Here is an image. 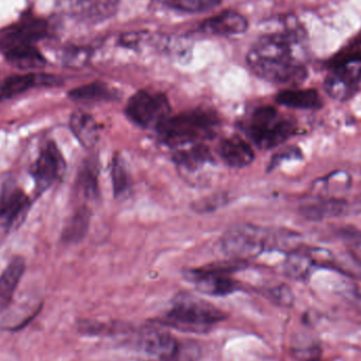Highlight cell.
Listing matches in <instances>:
<instances>
[{
  "label": "cell",
  "mask_w": 361,
  "mask_h": 361,
  "mask_svg": "<svg viewBox=\"0 0 361 361\" xmlns=\"http://www.w3.org/2000/svg\"><path fill=\"white\" fill-rule=\"evenodd\" d=\"M247 19L233 10L223 11L216 16L205 19L200 25L204 33L216 36H233L243 34L247 30Z\"/></svg>",
  "instance_id": "15"
},
{
  "label": "cell",
  "mask_w": 361,
  "mask_h": 361,
  "mask_svg": "<svg viewBox=\"0 0 361 361\" xmlns=\"http://www.w3.org/2000/svg\"><path fill=\"white\" fill-rule=\"evenodd\" d=\"M227 315L214 305L203 301L183 299L157 322L185 333L204 334L216 324L224 322Z\"/></svg>",
  "instance_id": "4"
},
{
  "label": "cell",
  "mask_w": 361,
  "mask_h": 361,
  "mask_svg": "<svg viewBox=\"0 0 361 361\" xmlns=\"http://www.w3.org/2000/svg\"><path fill=\"white\" fill-rule=\"evenodd\" d=\"M169 8H176L180 12H205L214 8L220 0H163Z\"/></svg>",
  "instance_id": "27"
},
{
  "label": "cell",
  "mask_w": 361,
  "mask_h": 361,
  "mask_svg": "<svg viewBox=\"0 0 361 361\" xmlns=\"http://www.w3.org/2000/svg\"><path fill=\"white\" fill-rule=\"evenodd\" d=\"M169 99L163 93L140 90L129 99L125 114L130 122L141 128H158L171 116Z\"/></svg>",
  "instance_id": "6"
},
{
  "label": "cell",
  "mask_w": 361,
  "mask_h": 361,
  "mask_svg": "<svg viewBox=\"0 0 361 361\" xmlns=\"http://www.w3.org/2000/svg\"><path fill=\"white\" fill-rule=\"evenodd\" d=\"M63 85V80L53 74L27 72L4 78L0 80V103L20 97L27 91L38 88H53Z\"/></svg>",
  "instance_id": "13"
},
{
  "label": "cell",
  "mask_w": 361,
  "mask_h": 361,
  "mask_svg": "<svg viewBox=\"0 0 361 361\" xmlns=\"http://www.w3.org/2000/svg\"><path fill=\"white\" fill-rule=\"evenodd\" d=\"M78 189L87 199H95L99 192L97 171L91 165H85L80 171L78 179Z\"/></svg>",
  "instance_id": "26"
},
{
  "label": "cell",
  "mask_w": 361,
  "mask_h": 361,
  "mask_svg": "<svg viewBox=\"0 0 361 361\" xmlns=\"http://www.w3.org/2000/svg\"><path fill=\"white\" fill-rule=\"evenodd\" d=\"M48 34V23L34 15L23 16L0 35V52L10 65L20 70L42 69L47 61L37 42Z\"/></svg>",
  "instance_id": "1"
},
{
  "label": "cell",
  "mask_w": 361,
  "mask_h": 361,
  "mask_svg": "<svg viewBox=\"0 0 361 361\" xmlns=\"http://www.w3.org/2000/svg\"><path fill=\"white\" fill-rule=\"evenodd\" d=\"M242 261L221 262L195 269L189 277L203 294L210 296H227L240 290V284L231 277V274L242 269Z\"/></svg>",
  "instance_id": "7"
},
{
  "label": "cell",
  "mask_w": 361,
  "mask_h": 361,
  "mask_svg": "<svg viewBox=\"0 0 361 361\" xmlns=\"http://www.w3.org/2000/svg\"><path fill=\"white\" fill-rule=\"evenodd\" d=\"M70 129L85 148L93 147L97 144L99 128L90 114L82 111L74 112L70 118Z\"/></svg>",
  "instance_id": "21"
},
{
  "label": "cell",
  "mask_w": 361,
  "mask_h": 361,
  "mask_svg": "<svg viewBox=\"0 0 361 361\" xmlns=\"http://www.w3.org/2000/svg\"><path fill=\"white\" fill-rule=\"evenodd\" d=\"M338 235L347 244L349 252L361 263V231L355 227L345 226L339 229Z\"/></svg>",
  "instance_id": "28"
},
{
  "label": "cell",
  "mask_w": 361,
  "mask_h": 361,
  "mask_svg": "<svg viewBox=\"0 0 361 361\" xmlns=\"http://www.w3.org/2000/svg\"><path fill=\"white\" fill-rule=\"evenodd\" d=\"M68 97L72 101L80 103H97L112 101L116 99V92L105 82H94L72 89L68 93Z\"/></svg>",
  "instance_id": "22"
},
{
  "label": "cell",
  "mask_w": 361,
  "mask_h": 361,
  "mask_svg": "<svg viewBox=\"0 0 361 361\" xmlns=\"http://www.w3.org/2000/svg\"><path fill=\"white\" fill-rule=\"evenodd\" d=\"M299 214L309 221L328 220L361 214V197H320L302 204Z\"/></svg>",
  "instance_id": "9"
},
{
  "label": "cell",
  "mask_w": 361,
  "mask_h": 361,
  "mask_svg": "<svg viewBox=\"0 0 361 361\" xmlns=\"http://www.w3.org/2000/svg\"><path fill=\"white\" fill-rule=\"evenodd\" d=\"M269 296L274 302L283 307H290L294 302V296L288 286H279L269 290Z\"/></svg>",
  "instance_id": "29"
},
{
  "label": "cell",
  "mask_w": 361,
  "mask_h": 361,
  "mask_svg": "<svg viewBox=\"0 0 361 361\" xmlns=\"http://www.w3.org/2000/svg\"><path fill=\"white\" fill-rule=\"evenodd\" d=\"M25 271V259L15 257L0 275V314L4 313L12 302Z\"/></svg>",
  "instance_id": "17"
},
{
  "label": "cell",
  "mask_w": 361,
  "mask_h": 361,
  "mask_svg": "<svg viewBox=\"0 0 361 361\" xmlns=\"http://www.w3.org/2000/svg\"><path fill=\"white\" fill-rule=\"evenodd\" d=\"M331 69L324 80L326 94L341 102L353 97L361 82V63H343L331 67Z\"/></svg>",
  "instance_id": "12"
},
{
  "label": "cell",
  "mask_w": 361,
  "mask_h": 361,
  "mask_svg": "<svg viewBox=\"0 0 361 361\" xmlns=\"http://www.w3.org/2000/svg\"><path fill=\"white\" fill-rule=\"evenodd\" d=\"M297 124L292 118L281 116L273 106L257 108L246 126V135L260 148L269 150L286 143L296 133Z\"/></svg>",
  "instance_id": "5"
},
{
  "label": "cell",
  "mask_w": 361,
  "mask_h": 361,
  "mask_svg": "<svg viewBox=\"0 0 361 361\" xmlns=\"http://www.w3.org/2000/svg\"><path fill=\"white\" fill-rule=\"evenodd\" d=\"M137 343L140 350L163 361H183L189 353L173 335L161 329H144L137 335Z\"/></svg>",
  "instance_id": "10"
},
{
  "label": "cell",
  "mask_w": 361,
  "mask_h": 361,
  "mask_svg": "<svg viewBox=\"0 0 361 361\" xmlns=\"http://www.w3.org/2000/svg\"><path fill=\"white\" fill-rule=\"evenodd\" d=\"M31 207V200L20 187L8 185L0 191V227L4 231L23 222Z\"/></svg>",
  "instance_id": "14"
},
{
  "label": "cell",
  "mask_w": 361,
  "mask_h": 361,
  "mask_svg": "<svg viewBox=\"0 0 361 361\" xmlns=\"http://www.w3.org/2000/svg\"><path fill=\"white\" fill-rule=\"evenodd\" d=\"M66 162L61 150L54 142L49 141L42 146L37 158L30 169L36 190L44 192L63 178Z\"/></svg>",
  "instance_id": "8"
},
{
  "label": "cell",
  "mask_w": 361,
  "mask_h": 361,
  "mask_svg": "<svg viewBox=\"0 0 361 361\" xmlns=\"http://www.w3.org/2000/svg\"><path fill=\"white\" fill-rule=\"evenodd\" d=\"M218 154L223 162L231 169H243L255 160L254 150L247 142L239 137L223 140L219 145Z\"/></svg>",
  "instance_id": "16"
},
{
  "label": "cell",
  "mask_w": 361,
  "mask_h": 361,
  "mask_svg": "<svg viewBox=\"0 0 361 361\" xmlns=\"http://www.w3.org/2000/svg\"><path fill=\"white\" fill-rule=\"evenodd\" d=\"M302 158V152L299 148L290 147L288 149L282 150V152H278L271 159L269 162V169L267 171H274L282 161L284 160H292V159H301Z\"/></svg>",
  "instance_id": "30"
},
{
  "label": "cell",
  "mask_w": 361,
  "mask_h": 361,
  "mask_svg": "<svg viewBox=\"0 0 361 361\" xmlns=\"http://www.w3.org/2000/svg\"><path fill=\"white\" fill-rule=\"evenodd\" d=\"M316 267L311 248H295L288 252L283 265L284 274L292 279L303 280Z\"/></svg>",
  "instance_id": "20"
},
{
  "label": "cell",
  "mask_w": 361,
  "mask_h": 361,
  "mask_svg": "<svg viewBox=\"0 0 361 361\" xmlns=\"http://www.w3.org/2000/svg\"><path fill=\"white\" fill-rule=\"evenodd\" d=\"M219 125L220 120L214 112L195 109L169 116L156 130L166 145L179 148L212 139Z\"/></svg>",
  "instance_id": "3"
},
{
  "label": "cell",
  "mask_w": 361,
  "mask_h": 361,
  "mask_svg": "<svg viewBox=\"0 0 361 361\" xmlns=\"http://www.w3.org/2000/svg\"><path fill=\"white\" fill-rule=\"evenodd\" d=\"M111 178L114 195L118 197L124 195L130 187V179L123 159L118 156L114 157L112 162Z\"/></svg>",
  "instance_id": "25"
},
{
  "label": "cell",
  "mask_w": 361,
  "mask_h": 361,
  "mask_svg": "<svg viewBox=\"0 0 361 361\" xmlns=\"http://www.w3.org/2000/svg\"><path fill=\"white\" fill-rule=\"evenodd\" d=\"M296 233L274 231L252 224L231 227L221 239V248L227 256L243 259L257 257L269 250L290 247Z\"/></svg>",
  "instance_id": "2"
},
{
  "label": "cell",
  "mask_w": 361,
  "mask_h": 361,
  "mask_svg": "<svg viewBox=\"0 0 361 361\" xmlns=\"http://www.w3.org/2000/svg\"><path fill=\"white\" fill-rule=\"evenodd\" d=\"M226 197L223 195H216V197H206V199L201 200V201L195 202L193 208L195 212H210V210L216 209V206H222L224 204V200Z\"/></svg>",
  "instance_id": "31"
},
{
  "label": "cell",
  "mask_w": 361,
  "mask_h": 361,
  "mask_svg": "<svg viewBox=\"0 0 361 361\" xmlns=\"http://www.w3.org/2000/svg\"><path fill=\"white\" fill-rule=\"evenodd\" d=\"M121 0H78L80 13L92 20H104L116 14Z\"/></svg>",
  "instance_id": "24"
},
{
  "label": "cell",
  "mask_w": 361,
  "mask_h": 361,
  "mask_svg": "<svg viewBox=\"0 0 361 361\" xmlns=\"http://www.w3.org/2000/svg\"><path fill=\"white\" fill-rule=\"evenodd\" d=\"M248 67L258 78L279 85H299L307 80V68L299 61H267L246 59Z\"/></svg>",
  "instance_id": "11"
},
{
  "label": "cell",
  "mask_w": 361,
  "mask_h": 361,
  "mask_svg": "<svg viewBox=\"0 0 361 361\" xmlns=\"http://www.w3.org/2000/svg\"><path fill=\"white\" fill-rule=\"evenodd\" d=\"M313 361H322V357H320V358H318V360H313Z\"/></svg>",
  "instance_id": "32"
},
{
  "label": "cell",
  "mask_w": 361,
  "mask_h": 361,
  "mask_svg": "<svg viewBox=\"0 0 361 361\" xmlns=\"http://www.w3.org/2000/svg\"><path fill=\"white\" fill-rule=\"evenodd\" d=\"M276 102L292 109L318 110L324 107V101L315 89H288L278 93Z\"/></svg>",
  "instance_id": "18"
},
{
  "label": "cell",
  "mask_w": 361,
  "mask_h": 361,
  "mask_svg": "<svg viewBox=\"0 0 361 361\" xmlns=\"http://www.w3.org/2000/svg\"><path fill=\"white\" fill-rule=\"evenodd\" d=\"M91 212L86 206L78 208L66 224L61 235L65 243L75 244L82 241L88 231Z\"/></svg>",
  "instance_id": "23"
},
{
  "label": "cell",
  "mask_w": 361,
  "mask_h": 361,
  "mask_svg": "<svg viewBox=\"0 0 361 361\" xmlns=\"http://www.w3.org/2000/svg\"><path fill=\"white\" fill-rule=\"evenodd\" d=\"M173 160L180 169L195 171L214 162L212 152L202 143L176 148Z\"/></svg>",
  "instance_id": "19"
}]
</instances>
